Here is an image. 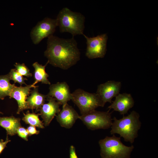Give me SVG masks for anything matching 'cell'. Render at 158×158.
I'll list each match as a JSON object with an SVG mask.
<instances>
[{
  "mask_svg": "<svg viewBox=\"0 0 158 158\" xmlns=\"http://www.w3.org/2000/svg\"><path fill=\"white\" fill-rule=\"evenodd\" d=\"M48 96L55 98L61 105H63L71 99L72 93L67 83L65 82H58L51 85Z\"/></svg>",
  "mask_w": 158,
  "mask_h": 158,
  "instance_id": "obj_10",
  "label": "cell"
},
{
  "mask_svg": "<svg viewBox=\"0 0 158 158\" xmlns=\"http://www.w3.org/2000/svg\"><path fill=\"white\" fill-rule=\"evenodd\" d=\"M72 101L79 109L81 115L95 110L105 104L96 93H90L78 88L72 93Z\"/></svg>",
  "mask_w": 158,
  "mask_h": 158,
  "instance_id": "obj_5",
  "label": "cell"
},
{
  "mask_svg": "<svg viewBox=\"0 0 158 158\" xmlns=\"http://www.w3.org/2000/svg\"><path fill=\"white\" fill-rule=\"evenodd\" d=\"M37 86L31 84L27 85L24 87H17L15 85L13 87L9 96L11 98L15 99L17 102L18 105L17 114H19L24 110L28 109L26 100L28 96L30 94L31 88Z\"/></svg>",
  "mask_w": 158,
  "mask_h": 158,
  "instance_id": "obj_14",
  "label": "cell"
},
{
  "mask_svg": "<svg viewBox=\"0 0 158 158\" xmlns=\"http://www.w3.org/2000/svg\"><path fill=\"white\" fill-rule=\"evenodd\" d=\"M10 80H13L14 83H18L20 86L23 84L27 85L25 82V80H27L26 78L20 74L15 69H12L9 73Z\"/></svg>",
  "mask_w": 158,
  "mask_h": 158,
  "instance_id": "obj_20",
  "label": "cell"
},
{
  "mask_svg": "<svg viewBox=\"0 0 158 158\" xmlns=\"http://www.w3.org/2000/svg\"><path fill=\"white\" fill-rule=\"evenodd\" d=\"M46 100L48 102L44 104L40 110V115L45 126L49 125L54 116L60 112L59 106L61 105L55 98L47 95Z\"/></svg>",
  "mask_w": 158,
  "mask_h": 158,
  "instance_id": "obj_11",
  "label": "cell"
},
{
  "mask_svg": "<svg viewBox=\"0 0 158 158\" xmlns=\"http://www.w3.org/2000/svg\"><path fill=\"white\" fill-rule=\"evenodd\" d=\"M0 126L5 129L7 135H14L21 126L20 119L13 116L0 117Z\"/></svg>",
  "mask_w": 158,
  "mask_h": 158,
  "instance_id": "obj_16",
  "label": "cell"
},
{
  "mask_svg": "<svg viewBox=\"0 0 158 158\" xmlns=\"http://www.w3.org/2000/svg\"><path fill=\"white\" fill-rule=\"evenodd\" d=\"M29 134V136L32 135L34 134H38L40 133L39 130H37L35 126H30L27 129Z\"/></svg>",
  "mask_w": 158,
  "mask_h": 158,
  "instance_id": "obj_24",
  "label": "cell"
},
{
  "mask_svg": "<svg viewBox=\"0 0 158 158\" xmlns=\"http://www.w3.org/2000/svg\"><path fill=\"white\" fill-rule=\"evenodd\" d=\"M17 133L20 138L26 141L28 140L29 134L27 129L21 126L18 129Z\"/></svg>",
  "mask_w": 158,
  "mask_h": 158,
  "instance_id": "obj_22",
  "label": "cell"
},
{
  "mask_svg": "<svg viewBox=\"0 0 158 158\" xmlns=\"http://www.w3.org/2000/svg\"><path fill=\"white\" fill-rule=\"evenodd\" d=\"M80 54L74 37L65 39L52 35L48 37L44 55L53 66L68 69L80 60Z\"/></svg>",
  "mask_w": 158,
  "mask_h": 158,
  "instance_id": "obj_1",
  "label": "cell"
},
{
  "mask_svg": "<svg viewBox=\"0 0 158 158\" xmlns=\"http://www.w3.org/2000/svg\"><path fill=\"white\" fill-rule=\"evenodd\" d=\"M121 87V82L108 81L98 86L96 93L104 104L107 102L111 103L112 98L119 93Z\"/></svg>",
  "mask_w": 158,
  "mask_h": 158,
  "instance_id": "obj_9",
  "label": "cell"
},
{
  "mask_svg": "<svg viewBox=\"0 0 158 158\" xmlns=\"http://www.w3.org/2000/svg\"><path fill=\"white\" fill-rule=\"evenodd\" d=\"M57 26L56 19L45 18L38 22L30 33L34 44H37L44 38L53 35Z\"/></svg>",
  "mask_w": 158,
  "mask_h": 158,
  "instance_id": "obj_8",
  "label": "cell"
},
{
  "mask_svg": "<svg viewBox=\"0 0 158 158\" xmlns=\"http://www.w3.org/2000/svg\"><path fill=\"white\" fill-rule=\"evenodd\" d=\"M40 114L30 113L28 111L26 114H24L22 120L26 124L41 128H44V124L40 119Z\"/></svg>",
  "mask_w": 158,
  "mask_h": 158,
  "instance_id": "obj_19",
  "label": "cell"
},
{
  "mask_svg": "<svg viewBox=\"0 0 158 158\" xmlns=\"http://www.w3.org/2000/svg\"><path fill=\"white\" fill-rule=\"evenodd\" d=\"M14 66L16 71L21 75L28 77L32 76V74L30 73V70L25 64L16 63Z\"/></svg>",
  "mask_w": 158,
  "mask_h": 158,
  "instance_id": "obj_21",
  "label": "cell"
},
{
  "mask_svg": "<svg viewBox=\"0 0 158 158\" xmlns=\"http://www.w3.org/2000/svg\"><path fill=\"white\" fill-rule=\"evenodd\" d=\"M108 110L101 111L95 110L80 116L81 120L88 129L91 130L99 129H107L112 123L111 114Z\"/></svg>",
  "mask_w": 158,
  "mask_h": 158,
  "instance_id": "obj_6",
  "label": "cell"
},
{
  "mask_svg": "<svg viewBox=\"0 0 158 158\" xmlns=\"http://www.w3.org/2000/svg\"><path fill=\"white\" fill-rule=\"evenodd\" d=\"M83 35L86 40V56L90 59L104 57L107 50V34H102L92 37H88L84 34Z\"/></svg>",
  "mask_w": 158,
  "mask_h": 158,
  "instance_id": "obj_7",
  "label": "cell"
},
{
  "mask_svg": "<svg viewBox=\"0 0 158 158\" xmlns=\"http://www.w3.org/2000/svg\"><path fill=\"white\" fill-rule=\"evenodd\" d=\"M140 117L139 113L135 111H132L127 116H123L119 119L114 117L111 127V134H118L124 141L133 143L138 136V131L141 127Z\"/></svg>",
  "mask_w": 158,
  "mask_h": 158,
  "instance_id": "obj_2",
  "label": "cell"
},
{
  "mask_svg": "<svg viewBox=\"0 0 158 158\" xmlns=\"http://www.w3.org/2000/svg\"><path fill=\"white\" fill-rule=\"evenodd\" d=\"M56 19L60 32H69L73 37L84 34L85 18L81 13L64 7L59 11Z\"/></svg>",
  "mask_w": 158,
  "mask_h": 158,
  "instance_id": "obj_3",
  "label": "cell"
},
{
  "mask_svg": "<svg viewBox=\"0 0 158 158\" xmlns=\"http://www.w3.org/2000/svg\"><path fill=\"white\" fill-rule=\"evenodd\" d=\"M38 86L34 88L30 92V95L27 97L26 102L28 109H35L36 111L40 110L44 104L47 95L42 94L38 92Z\"/></svg>",
  "mask_w": 158,
  "mask_h": 158,
  "instance_id": "obj_15",
  "label": "cell"
},
{
  "mask_svg": "<svg viewBox=\"0 0 158 158\" xmlns=\"http://www.w3.org/2000/svg\"><path fill=\"white\" fill-rule=\"evenodd\" d=\"M11 140L8 138V135H7L6 140L4 141L3 139L0 140V155L2 153L5 148L6 147L7 144L10 142Z\"/></svg>",
  "mask_w": 158,
  "mask_h": 158,
  "instance_id": "obj_23",
  "label": "cell"
},
{
  "mask_svg": "<svg viewBox=\"0 0 158 158\" xmlns=\"http://www.w3.org/2000/svg\"><path fill=\"white\" fill-rule=\"evenodd\" d=\"M69 158H78L76 153L75 148L73 145L70 147Z\"/></svg>",
  "mask_w": 158,
  "mask_h": 158,
  "instance_id": "obj_25",
  "label": "cell"
},
{
  "mask_svg": "<svg viewBox=\"0 0 158 158\" xmlns=\"http://www.w3.org/2000/svg\"><path fill=\"white\" fill-rule=\"evenodd\" d=\"M9 74L0 75V99L3 100L7 96H9L15 84H11Z\"/></svg>",
  "mask_w": 158,
  "mask_h": 158,
  "instance_id": "obj_18",
  "label": "cell"
},
{
  "mask_svg": "<svg viewBox=\"0 0 158 158\" xmlns=\"http://www.w3.org/2000/svg\"><path fill=\"white\" fill-rule=\"evenodd\" d=\"M49 61H47L44 65L40 64L37 62L34 63L32 65L34 68V77L35 82L32 84L34 86L38 83L40 82L42 83L50 85L51 83L47 78L49 75L45 71V68Z\"/></svg>",
  "mask_w": 158,
  "mask_h": 158,
  "instance_id": "obj_17",
  "label": "cell"
},
{
  "mask_svg": "<svg viewBox=\"0 0 158 158\" xmlns=\"http://www.w3.org/2000/svg\"><path fill=\"white\" fill-rule=\"evenodd\" d=\"M79 116L73 108L67 103L63 105L56 119L61 127L68 129L73 126Z\"/></svg>",
  "mask_w": 158,
  "mask_h": 158,
  "instance_id": "obj_13",
  "label": "cell"
},
{
  "mask_svg": "<svg viewBox=\"0 0 158 158\" xmlns=\"http://www.w3.org/2000/svg\"><path fill=\"white\" fill-rule=\"evenodd\" d=\"M0 114H3V113L0 111Z\"/></svg>",
  "mask_w": 158,
  "mask_h": 158,
  "instance_id": "obj_26",
  "label": "cell"
},
{
  "mask_svg": "<svg viewBox=\"0 0 158 158\" xmlns=\"http://www.w3.org/2000/svg\"><path fill=\"white\" fill-rule=\"evenodd\" d=\"M112 102L108 107L109 110L113 109L114 111L119 112L123 116L127 113L134 104V101L131 95L126 93H119Z\"/></svg>",
  "mask_w": 158,
  "mask_h": 158,
  "instance_id": "obj_12",
  "label": "cell"
},
{
  "mask_svg": "<svg viewBox=\"0 0 158 158\" xmlns=\"http://www.w3.org/2000/svg\"><path fill=\"white\" fill-rule=\"evenodd\" d=\"M99 144L100 148L101 158H130L134 146H127L121 141L120 137L114 135L108 136L100 140Z\"/></svg>",
  "mask_w": 158,
  "mask_h": 158,
  "instance_id": "obj_4",
  "label": "cell"
}]
</instances>
